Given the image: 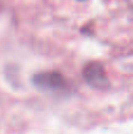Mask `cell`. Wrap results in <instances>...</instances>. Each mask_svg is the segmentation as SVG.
<instances>
[{"mask_svg": "<svg viewBox=\"0 0 133 134\" xmlns=\"http://www.w3.org/2000/svg\"><path fill=\"white\" fill-rule=\"evenodd\" d=\"M33 83L35 87L46 92L60 93L68 88V83L63 74L59 72H41L33 76Z\"/></svg>", "mask_w": 133, "mask_h": 134, "instance_id": "obj_1", "label": "cell"}, {"mask_svg": "<svg viewBox=\"0 0 133 134\" xmlns=\"http://www.w3.org/2000/svg\"><path fill=\"white\" fill-rule=\"evenodd\" d=\"M84 79L91 87L97 90H105L108 87V79L105 68L99 63H90L84 68Z\"/></svg>", "mask_w": 133, "mask_h": 134, "instance_id": "obj_2", "label": "cell"}]
</instances>
